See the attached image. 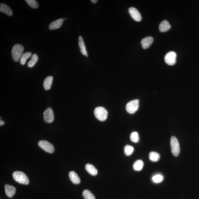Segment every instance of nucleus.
I'll return each instance as SVG.
<instances>
[{
	"mask_svg": "<svg viewBox=\"0 0 199 199\" xmlns=\"http://www.w3.org/2000/svg\"><path fill=\"white\" fill-rule=\"evenodd\" d=\"M31 56V53L30 52H26L23 54L20 60V63L21 65H24L26 63V61Z\"/></svg>",
	"mask_w": 199,
	"mask_h": 199,
	"instance_id": "23",
	"label": "nucleus"
},
{
	"mask_svg": "<svg viewBox=\"0 0 199 199\" xmlns=\"http://www.w3.org/2000/svg\"><path fill=\"white\" fill-rule=\"evenodd\" d=\"M163 180V177L160 174H157L154 176L152 178L153 182L158 183L162 182Z\"/></svg>",
	"mask_w": 199,
	"mask_h": 199,
	"instance_id": "26",
	"label": "nucleus"
},
{
	"mask_svg": "<svg viewBox=\"0 0 199 199\" xmlns=\"http://www.w3.org/2000/svg\"><path fill=\"white\" fill-rule=\"evenodd\" d=\"M177 54L174 51H169L165 57V63L169 66H173L176 62Z\"/></svg>",
	"mask_w": 199,
	"mask_h": 199,
	"instance_id": "7",
	"label": "nucleus"
},
{
	"mask_svg": "<svg viewBox=\"0 0 199 199\" xmlns=\"http://www.w3.org/2000/svg\"><path fill=\"white\" fill-rule=\"evenodd\" d=\"M69 178L73 183L75 184H79L80 182V179L79 176L74 171H71L69 174Z\"/></svg>",
	"mask_w": 199,
	"mask_h": 199,
	"instance_id": "13",
	"label": "nucleus"
},
{
	"mask_svg": "<svg viewBox=\"0 0 199 199\" xmlns=\"http://www.w3.org/2000/svg\"><path fill=\"white\" fill-rule=\"evenodd\" d=\"M0 11L9 16H11L13 14L10 7L4 3H2L0 5Z\"/></svg>",
	"mask_w": 199,
	"mask_h": 199,
	"instance_id": "16",
	"label": "nucleus"
},
{
	"mask_svg": "<svg viewBox=\"0 0 199 199\" xmlns=\"http://www.w3.org/2000/svg\"><path fill=\"white\" fill-rule=\"evenodd\" d=\"M129 12L134 20L137 22H139L141 20L142 16L141 14L135 8L130 7L129 9Z\"/></svg>",
	"mask_w": 199,
	"mask_h": 199,
	"instance_id": "9",
	"label": "nucleus"
},
{
	"mask_svg": "<svg viewBox=\"0 0 199 199\" xmlns=\"http://www.w3.org/2000/svg\"><path fill=\"white\" fill-rule=\"evenodd\" d=\"M160 158V156L158 153L155 152H151L149 154V159L153 162H156L158 161Z\"/></svg>",
	"mask_w": 199,
	"mask_h": 199,
	"instance_id": "20",
	"label": "nucleus"
},
{
	"mask_svg": "<svg viewBox=\"0 0 199 199\" xmlns=\"http://www.w3.org/2000/svg\"><path fill=\"white\" fill-rule=\"evenodd\" d=\"M5 124V122H4L3 121H2V120H1V121H0V125L2 126L4 124Z\"/></svg>",
	"mask_w": 199,
	"mask_h": 199,
	"instance_id": "28",
	"label": "nucleus"
},
{
	"mask_svg": "<svg viewBox=\"0 0 199 199\" xmlns=\"http://www.w3.org/2000/svg\"><path fill=\"white\" fill-rule=\"evenodd\" d=\"M130 138L131 141L133 142L137 143L139 141V134L137 132H133L132 133Z\"/></svg>",
	"mask_w": 199,
	"mask_h": 199,
	"instance_id": "25",
	"label": "nucleus"
},
{
	"mask_svg": "<svg viewBox=\"0 0 199 199\" xmlns=\"http://www.w3.org/2000/svg\"><path fill=\"white\" fill-rule=\"evenodd\" d=\"M5 192L7 196L9 198H11L14 196L16 188L8 184H6L5 186Z\"/></svg>",
	"mask_w": 199,
	"mask_h": 199,
	"instance_id": "11",
	"label": "nucleus"
},
{
	"mask_svg": "<svg viewBox=\"0 0 199 199\" xmlns=\"http://www.w3.org/2000/svg\"><path fill=\"white\" fill-rule=\"evenodd\" d=\"M38 145L41 149L46 152L52 153L54 152V147L52 144L48 142V141L45 140L39 141Z\"/></svg>",
	"mask_w": 199,
	"mask_h": 199,
	"instance_id": "6",
	"label": "nucleus"
},
{
	"mask_svg": "<svg viewBox=\"0 0 199 199\" xmlns=\"http://www.w3.org/2000/svg\"><path fill=\"white\" fill-rule=\"evenodd\" d=\"M170 145L173 155L175 156H178L180 152V147L178 139L176 137L173 136L171 137Z\"/></svg>",
	"mask_w": 199,
	"mask_h": 199,
	"instance_id": "4",
	"label": "nucleus"
},
{
	"mask_svg": "<svg viewBox=\"0 0 199 199\" xmlns=\"http://www.w3.org/2000/svg\"><path fill=\"white\" fill-rule=\"evenodd\" d=\"M53 77L49 76L47 77L44 80L43 86L45 90H50L52 86Z\"/></svg>",
	"mask_w": 199,
	"mask_h": 199,
	"instance_id": "17",
	"label": "nucleus"
},
{
	"mask_svg": "<svg viewBox=\"0 0 199 199\" xmlns=\"http://www.w3.org/2000/svg\"><path fill=\"white\" fill-rule=\"evenodd\" d=\"M38 57L37 54H33L31 60L28 63L27 66H28V67L29 68L33 67L34 66L35 64H36L37 61H38Z\"/></svg>",
	"mask_w": 199,
	"mask_h": 199,
	"instance_id": "22",
	"label": "nucleus"
},
{
	"mask_svg": "<svg viewBox=\"0 0 199 199\" xmlns=\"http://www.w3.org/2000/svg\"><path fill=\"white\" fill-rule=\"evenodd\" d=\"M144 163L141 160H138L135 161L133 165V169L135 171H139L142 170L143 167Z\"/></svg>",
	"mask_w": 199,
	"mask_h": 199,
	"instance_id": "19",
	"label": "nucleus"
},
{
	"mask_svg": "<svg viewBox=\"0 0 199 199\" xmlns=\"http://www.w3.org/2000/svg\"><path fill=\"white\" fill-rule=\"evenodd\" d=\"M134 150V149L133 147L129 145H126L124 148V151L125 155L127 156L131 155L133 153Z\"/></svg>",
	"mask_w": 199,
	"mask_h": 199,
	"instance_id": "24",
	"label": "nucleus"
},
{
	"mask_svg": "<svg viewBox=\"0 0 199 199\" xmlns=\"http://www.w3.org/2000/svg\"><path fill=\"white\" fill-rule=\"evenodd\" d=\"M23 51L24 48L22 45L17 44L14 46L11 51L13 60L16 62L18 61L23 55Z\"/></svg>",
	"mask_w": 199,
	"mask_h": 199,
	"instance_id": "1",
	"label": "nucleus"
},
{
	"mask_svg": "<svg viewBox=\"0 0 199 199\" xmlns=\"http://www.w3.org/2000/svg\"><path fill=\"white\" fill-rule=\"evenodd\" d=\"M153 39L152 37L148 36L145 37L141 41V44L142 48L147 49L149 48L152 44Z\"/></svg>",
	"mask_w": 199,
	"mask_h": 199,
	"instance_id": "10",
	"label": "nucleus"
},
{
	"mask_svg": "<svg viewBox=\"0 0 199 199\" xmlns=\"http://www.w3.org/2000/svg\"><path fill=\"white\" fill-rule=\"evenodd\" d=\"M64 22V19H60L51 22L49 26V29L51 30H54L60 28L61 27Z\"/></svg>",
	"mask_w": 199,
	"mask_h": 199,
	"instance_id": "12",
	"label": "nucleus"
},
{
	"mask_svg": "<svg viewBox=\"0 0 199 199\" xmlns=\"http://www.w3.org/2000/svg\"><path fill=\"white\" fill-rule=\"evenodd\" d=\"M91 1L93 3H96L98 1H97V0H91Z\"/></svg>",
	"mask_w": 199,
	"mask_h": 199,
	"instance_id": "29",
	"label": "nucleus"
},
{
	"mask_svg": "<svg viewBox=\"0 0 199 199\" xmlns=\"http://www.w3.org/2000/svg\"><path fill=\"white\" fill-rule=\"evenodd\" d=\"M139 101L138 100H134L129 102L126 106V110L128 113L133 114L138 109Z\"/></svg>",
	"mask_w": 199,
	"mask_h": 199,
	"instance_id": "5",
	"label": "nucleus"
},
{
	"mask_svg": "<svg viewBox=\"0 0 199 199\" xmlns=\"http://www.w3.org/2000/svg\"><path fill=\"white\" fill-rule=\"evenodd\" d=\"M78 42L81 52L84 56L88 57V55L86 50L85 44H84L83 39L82 36H79V37Z\"/></svg>",
	"mask_w": 199,
	"mask_h": 199,
	"instance_id": "15",
	"label": "nucleus"
},
{
	"mask_svg": "<svg viewBox=\"0 0 199 199\" xmlns=\"http://www.w3.org/2000/svg\"><path fill=\"white\" fill-rule=\"evenodd\" d=\"M171 28V25L168 21L163 20L159 25V29L161 32H165L168 31Z\"/></svg>",
	"mask_w": 199,
	"mask_h": 199,
	"instance_id": "14",
	"label": "nucleus"
},
{
	"mask_svg": "<svg viewBox=\"0 0 199 199\" xmlns=\"http://www.w3.org/2000/svg\"><path fill=\"white\" fill-rule=\"evenodd\" d=\"M44 119L47 123H52L54 121V112L51 108H47L43 113Z\"/></svg>",
	"mask_w": 199,
	"mask_h": 199,
	"instance_id": "8",
	"label": "nucleus"
},
{
	"mask_svg": "<svg viewBox=\"0 0 199 199\" xmlns=\"http://www.w3.org/2000/svg\"><path fill=\"white\" fill-rule=\"evenodd\" d=\"M26 2L29 7L34 9L37 8L38 7V3L35 0H26Z\"/></svg>",
	"mask_w": 199,
	"mask_h": 199,
	"instance_id": "27",
	"label": "nucleus"
},
{
	"mask_svg": "<svg viewBox=\"0 0 199 199\" xmlns=\"http://www.w3.org/2000/svg\"><path fill=\"white\" fill-rule=\"evenodd\" d=\"M94 113L96 117L100 121H105L107 117V111L104 107H99L96 108L94 110Z\"/></svg>",
	"mask_w": 199,
	"mask_h": 199,
	"instance_id": "3",
	"label": "nucleus"
},
{
	"mask_svg": "<svg viewBox=\"0 0 199 199\" xmlns=\"http://www.w3.org/2000/svg\"><path fill=\"white\" fill-rule=\"evenodd\" d=\"M13 177L15 181L20 184L27 185L29 184V181L26 175L20 171H16L13 174Z\"/></svg>",
	"mask_w": 199,
	"mask_h": 199,
	"instance_id": "2",
	"label": "nucleus"
},
{
	"mask_svg": "<svg viewBox=\"0 0 199 199\" xmlns=\"http://www.w3.org/2000/svg\"><path fill=\"white\" fill-rule=\"evenodd\" d=\"M85 169L92 176H95L97 174V170L94 165L90 164H86Z\"/></svg>",
	"mask_w": 199,
	"mask_h": 199,
	"instance_id": "18",
	"label": "nucleus"
},
{
	"mask_svg": "<svg viewBox=\"0 0 199 199\" xmlns=\"http://www.w3.org/2000/svg\"><path fill=\"white\" fill-rule=\"evenodd\" d=\"M82 195L84 199H96L92 193L88 190H84L83 192Z\"/></svg>",
	"mask_w": 199,
	"mask_h": 199,
	"instance_id": "21",
	"label": "nucleus"
}]
</instances>
